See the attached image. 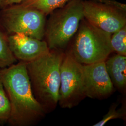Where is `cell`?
I'll use <instances>...</instances> for the list:
<instances>
[{
  "label": "cell",
  "mask_w": 126,
  "mask_h": 126,
  "mask_svg": "<svg viewBox=\"0 0 126 126\" xmlns=\"http://www.w3.org/2000/svg\"><path fill=\"white\" fill-rule=\"evenodd\" d=\"M0 80L11 106L9 125L32 126L45 117V111L32 90L26 62L19 61L1 69Z\"/></svg>",
  "instance_id": "1"
},
{
  "label": "cell",
  "mask_w": 126,
  "mask_h": 126,
  "mask_svg": "<svg viewBox=\"0 0 126 126\" xmlns=\"http://www.w3.org/2000/svg\"><path fill=\"white\" fill-rule=\"evenodd\" d=\"M64 54L63 50H50L26 62L33 94L46 114L53 111L59 103L60 66Z\"/></svg>",
  "instance_id": "2"
},
{
  "label": "cell",
  "mask_w": 126,
  "mask_h": 126,
  "mask_svg": "<svg viewBox=\"0 0 126 126\" xmlns=\"http://www.w3.org/2000/svg\"><path fill=\"white\" fill-rule=\"evenodd\" d=\"M84 18L83 0H71L50 14L46 20L44 37L50 50H64Z\"/></svg>",
  "instance_id": "3"
},
{
  "label": "cell",
  "mask_w": 126,
  "mask_h": 126,
  "mask_svg": "<svg viewBox=\"0 0 126 126\" xmlns=\"http://www.w3.org/2000/svg\"><path fill=\"white\" fill-rule=\"evenodd\" d=\"M111 34L95 27L84 18L72 38L69 51L82 64L105 61L113 52Z\"/></svg>",
  "instance_id": "4"
},
{
  "label": "cell",
  "mask_w": 126,
  "mask_h": 126,
  "mask_svg": "<svg viewBox=\"0 0 126 126\" xmlns=\"http://www.w3.org/2000/svg\"><path fill=\"white\" fill-rule=\"evenodd\" d=\"M46 16L36 9L20 4L0 9V25L8 36L21 33L43 40Z\"/></svg>",
  "instance_id": "5"
},
{
  "label": "cell",
  "mask_w": 126,
  "mask_h": 126,
  "mask_svg": "<svg viewBox=\"0 0 126 126\" xmlns=\"http://www.w3.org/2000/svg\"><path fill=\"white\" fill-rule=\"evenodd\" d=\"M85 98L83 64L67 51L64 54L60 66L58 104L61 108L71 109Z\"/></svg>",
  "instance_id": "6"
},
{
  "label": "cell",
  "mask_w": 126,
  "mask_h": 126,
  "mask_svg": "<svg viewBox=\"0 0 126 126\" xmlns=\"http://www.w3.org/2000/svg\"><path fill=\"white\" fill-rule=\"evenodd\" d=\"M84 17L104 32L113 34L126 25V4L115 0H83Z\"/></svg>",
  "instance_id": "7"
},
{
  "label": "cell",
  "mask_w": 126,
  "mask_h": 126,
  "mask_svg": "<svg viewBox=\"0 0 126 126\" xmlns=\"http://www.w3.org/2000/svg\"><path fill=\"white\" fill-rule=\"evenodd\" d=\"M83 69L86 98L102 100L110 97L115 88L106 70L105 61L83 64Z\"/></svg>",
  "instance_id": "8"
},
{
  "label": "cell",
  "mask_w": 126,
  "mask_h": 126,
  "mask_svg": "<svg viewBox=\"0 0 126 126\" xmlns=\"http://www.w3.org/2000/svg\"><path fill=\"white\" fill-rule=\"evenodd\" d=\"M8 39L10 50L19 61L29 62L50 51L44 39L40 40L21 33L9 35Z\"/></svg>",
  "instance_id": "9"
},
{
  "label": "cell",
  "mask_w": 126,
  "mask_h": 126,
  "mask_svg": "<svg viewBox=\"0 0 126 126\" xmlns=\"http://www.w3.org/2000/svg\"><path fill=\"white\" fill-rule=\"evenodd\" d=\"M106 70L114 88L122 94L126 90V56L115 54L105 61Z\"/></svg>",
  "instance_id": "10"
},
{
  "label": "cell",
  "mask_w": 126,
  "mask_h": 126,
  "mask_svg": "<svg viewBox=\"0 0 126 126\" xmlns=\"http://www.w3.org/2000/svg\"><path fill=\"white\" fill-rule=\"evenodd\" d=\"M71 0H23L20 3L24 7L36 9L47 16L60 8Z\"/></svg>",
  "instance_id": "11"
},
{
  "label": "cell",
  "mask_w": 126,
  "mask_h": 126,
  "mask_svg": "<svg viewBox=\"0 0 126 126\" xmlns=\"http://www.w3.org/2000/svg\"><path fill=\"white\" fill-rule=\"evenodd\" d=\"M9 36L0 25V68L8 67L17 62L9 48Z\"/></svg>",
  "instance_id": "12"
},
{
  "label": "cell",
  "mask_w": 126,
  "mask_h": 126,
  "mask_svg": "<svg viewBox=\"0 0 126 126\" xmlns=\"http://www.w3.org/2000/svg\"><path fill=\"white\" fill-rule=\"evenodd\" d=\"M110 42L113 52L126 56V25L111 34Z\"/></svg>",
  "instance_id": "13"
},
{
  "label": "cell",
  "mask_w": 126,
  "mask_h": 126,
  "mask_svg": "<svg viewBox=\"0 0 126 126\" xmlns=\"http://www.w3.org/2000/svg\"><path fill=\"white\" fill-rule=\"evenodd\" d=\"M11 112V106L2 81L0 80V125L7 124Z\"/></svg>",
  "instance_id": "14"
},
{
  "label": "cell",
  "mask_w": 126,
  "mask_h": 126,
  "mask_svg": "<svg viewBox=\"0 0 126 126\" xmlns=\"http://www.w3.org/2000/svg\"><path fill=\"white\" fill-rule=\"evenodd\" d=\"M118 105V104L116 103L113 104L109 109L108 112L104 116L102 119L93 126H103L112 120L117 119H125L126 115L125 106L123 105L121 108L117 109Z\"/></svg>",
  "instance_id": "15"
},
{
  "label": "cell",
  "mask_w": 126,
  "mask_h": 126,
  "mask_svg": "<svg viewBox=\"0 0 126 126\" xmlns=\"http://www.w3.org/2000/svg\"><path fill=\"white\" fill-rule=\"evenodd\" d=\"M23 0H0V9L11 5L20 4Z\"/></svg>",
  "instance_id": "16"
},
{
  "label": "cell",
  "mask_w": 126,
  "mask_h": 126,
  "mask_svg": "<svg viewBox=\"0 0 126 126\" xmlns=\"http://www.w3.org/2000/svg\"><path fill=\"white\" fill-rule=\"evenodd\" d=\"M1 69L0 68V74H1Z\"/></svg>",
  "instance_id": "17"
}]
</instances>
